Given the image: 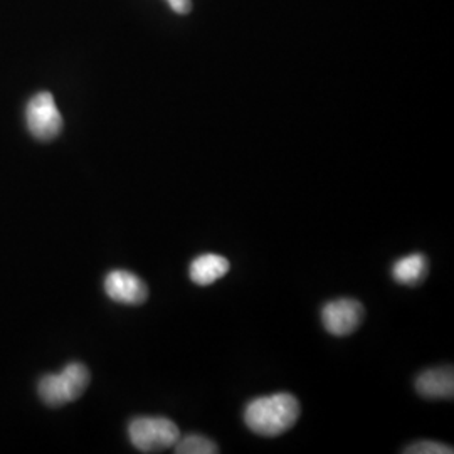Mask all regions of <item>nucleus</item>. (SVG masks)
Returning <instances> with one entry per match:
<instances>
[{"mask_svg":"<svg viewBox=\"0 0 454 454\" xmlns=\"http://www.w3.org/2000/svg\"><path fill=\"white\" fill-rule=\"evenodd\" d=\"M301 414L298 399L288 392H278L253 399L244 411L246 426L266 438H276L290 431Z\"/></svg>","mask_w":454,"mask_h":454,"instance_id":"obj_1","label":"nucleus"},{"mask_svg":"<svg viewBox=\"0 0 454 454\" xmlns=\"http://www.w3.org/2000/svg\"><path fill=\"white\" fill-rule=\"evenodd\" d=\"M90 371L86 365L73 362L67 364L65 369L59 373H48L44 375L39 384V397L48 406L59 407L74 403L80 399L86 387L90 386Z\"/></svg>","mask_w":454,"mask_h":454,"instance_id":"obj_2","label":"nucleus"},{"mask_svg":"<svg viewBox=\"0 0 454 454\" xmlns=\"http://www.w3.org/2000/svg\"><path fill=\"white\" fill-rule=\"evenodd\" d=\"M130 442L142 453H159L174 448L180 439L177 424L167 418H135L129 424Z\"/></svg>","mask_w":454,"mask_h":454,"instance_id":"obj_3","label":"nucleus"},{"mask_svg":"<svg viewBox=\"0 0 454 454\" xmlns=\"http://www.w3.org/2000/svg\"><path fill=\"white\" fill-rule=\"evenodd\" d=\"M26 121L34 138L43 142L56 138L63 130V116L54 97L48 91H41L31 98L26 108Z\"/></svg>","mask_w":454,"mask_h":454,"instance_id":"obj_4","label":"nucleus"},{"mask_svg":"<svg viewBox=\"0 0 454 454\" xmlns=\"http://www.w3.org/2000/svg\"><path fill=\"white\" fill-rule=\"evenodd\" d=\"M365 309L352 298L333 300L322 309L325 330L333 337H347L357 330L364 320Z\"/></svg>","mask_w":454,"mask_h":454,"instance_id":"obj_5","label":"nucleus"},{"mask_svg":"<svg viewBox=\"0 0 454 454\" xmlns=\"http://www.w3.org/2000/svg\"><path fill=\"white\" fill-rule=\"evenodd\" d=\"M105 292L116 301L125 305H140L148 296L144 279L125 270H114L105 278Z\"/></svg>","mask_w":454,"mask_h":454,"instance_id":"obj_6","label":"nucleus"},{"mask_svg":"<svg viewBox=\"0 0 454 454\" xmlns=\"http://www.w3.org/2000/svg\"><path fill=\"white\" fill-rule=\"evenodd\" d=\"M416 389L426 399H453V369H431L422 372L416 380Z\"/></svg>","mask_w":454,"mask_h":454,"instance_id":"obj_7","label":"nucleus"},{"mask_svg":"<svg viewBox=\"0 0 454 454\" xmlns=\"http://www.w3.org/2000/svg\"><path fill=\"white\" fill-rule=\"evenodd\" d=\"M231 270V264L224 256L219 254H202L191 262L189 276L199 286H209L217 279L224 278Z\"/></svg>","mask_w":454,"mask_h":454,"instance_id":"obj_8","label":"nucleus"},{"mask_svg":"<svg viewBox=\"0 0 454 454\" xmlns=\"http://www.w3.org/2000/svg\"><path fill=\"white\" fill-rule=\"evenodd\" d=\"M426 273H427V261L426 256H422L419 253L401 258L392 268V278L397 283L407 285V286L419 285L426 278Z\"/></svg>","mask_w":454,"mask_h":454,"instance_id":"obj_9","label":"nucleus"},{"mask_svg":"<svg viewBox=\"0 0 454 454\" xmlns=\"http://www.w3.org/2000/svg\"><path fill=\"white\" fill-rule=\"evenodd\" d=\"M176 453L179 454H215L219 453L217 444L204 436H187L176 442Z\"/></svg>","mask_w":454,"mask_h":454,"instance_id":"obj_10","label":"nucleus"},{"mask_svg":"<svg viewBox=\"0 0 454 454\" xmlns=\"http://www.w3.org/2000/svg\"><path fill=\"white\" fill-rule=\"evenodd\" d=\"M404 453L409 454H451L453 448L441 444V442H434V441H421L416 444H411L404 450Z\"/></svg>","mask_w":454,"mask_h":454,"instance_id":"obj_11","label":"nucleus"},{"mask_svg":"<svg viewBox=\"0 0 454 454\" xmlns=\"http://www.w3.org/2000/svg\"><path fill=\"white\" fill-rule=\"evenodd\" d=\"M170 9L177 14H189L192 9V0H167Z\"/></svg>","mask_w":454,"mask_h":454,"instance_id":"obj_12","label":"nucleus"}]
</instances>
